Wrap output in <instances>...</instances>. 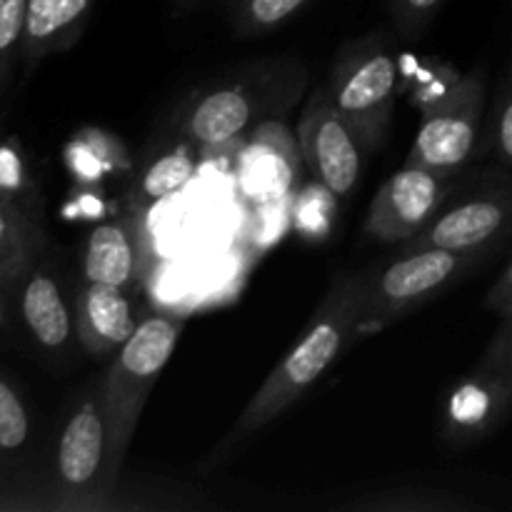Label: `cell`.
<instances>
[{
    "instance_id": "cell-1",
    "label": "cell",
    "mask_w": 512,
    "mask_h": 512,
    "mask_svg": "<svg viewBox=\"0 0 512 512\" xmlns=\"http://www.w3.org/2000/svg\"><path fill=\"white\" fill-rule=\"evenodd\" d=\"M360 313H363V270L338 273L298 343L270 370L258 393L238 415L218 453L258 435L265 425L278 420L290 405L298 403L318 383L320 375L360 338Z\"/></svg>"
},
{
    "instance_id": "cell-2",
    "label": "cell",
    "mask_w": 512,
    "mask_h": 512,
    "mask_svg": "<svg viewBox=\"0 0 512 512\" xmlns=\"http://www.w3.org/2000/svg\"><path fill=\"white\" fill-rule=\"evenodd\" d=\"M305 83L308 73L293 58L243 65L203 85L180 108V135L200 148L233 143L250 128L288 113L303 95Z\"/></svg>"
},
{
    "instance_id": "cell-3",
    "label": "cell",
    "mask_w": 512,
    "mask_h": 512,
    "mask_svg": "<svg viewBox=\"0 0 512 512\" xmlns=\"http://www.w3.org/2000/svg\"><path fill=\"white\" fill-rule=\"evenodd\" d=\"M183 328L185 320L178 315L153 313L143 318L135 333L115 350L108 373L98 383L105 420H108L110 458L118 475L150 390L173 358Z\"/></svg>"
},
{
    "instance_id": "cell-4",
    "label": "cell",
    "mask_w": 512,
    "mask_h": 512,
    "mask_svg": "<svg viewBox=\"0 0 512 512\" xmlns=\"http://www.w3.org/2000/svg\"><path fill=\"white\" fill-rule=\"evenodd\" d=\"M485 255L443 248L400 250L378 270H363V313L358 335L380 333L465 278Z\"/></svg>"
},
{
    "instance_id": "cell-5",
    "label": "cell",
    "mask_w": 512,
    "mask_h": 512,
    "mask_svg": "<svg viewBox=\"0 0 512 512\" xmlns=\"http://www.w3.org/2000/svg\"><path fill=\"white\" fill-rule=\"evenodd\" d=\"M118 473L110 458V433L100 388L75 400L55 448V508L95 512L110 508Z\"/></svg>"
},
{
    "instance_id": "cell-6",
    "label": "cell",
    "mask_w": 512,
    "mask_h": 512,
    "mask_svg": "<svg viewBox=\"0 0 512 512\" xmlns=\"http://www.w3.org/2000/svg\"><path fill=\"white\" fill-rule=\"evenodd\" d=\"M398 78V58L380 35L350 43L330 70L325 88L365 153L378 150L385 140L398 98Z\"/></svg>"
},
{
    "instance_id": "cell-7",
    "label": "cell",
    "mask_w": 512,
    "mask_h": 512,
    "mask_svg": "<svg viewBox=\"0 0 512 512\" xmlns=\"http://www.w3.org/2000/svg\"><path fill=\"white\" fill-rule=\"evenodd\" d=\"M485 95L488 88L480 70L458 75L448 90L425 108L405 163L423 165L445 175L463 170L478 148Z\"/></svg>"
},
{
    "instance_id": "cell-8",
    "label": "cell",
    "mask_w": 512,
    "mask_h": 512,
    "mask_svg": "<svg viewBox=\"0 0 512 512\" xmlns=\"http://www.w3.org/2000/svg\"><path fill=\"white\" fill-rule=\"evenodd\" d=\"M298 143L313 178L335 198H348L363 175L365 148L325 85L310 93L300 113Z\"/></svg>"
},
{
    "instance_id": "cell-9",
    "label": "cell",
    "mask_w": 512,
    "mask_h": 512,
    "mask_svg": "<svg viewBox=\"0 0 512 512\" xmlns=\"http://www.w3.org/2000/svg\"><path fill=\"white\" fill-rule=\"evenodd\" d=\"M453 175L405 163L370 203L363 233L385 245L408 243L443 210Z\"/></svg>"
},
{
    "instance_id": "cell-10",
    "label": "cell",
    "mask_w": 512,
    "mask_h": 512,
    "mask_svg": "<svg viewBox=\"0 0 512 512\" xmlns=\"http://www.w3.org/2000/svg\"><path fill=\"white\" fill-rule=\"evenodd\" d=\"M512 230V183L493 185L440 210L433 223L400 250L443 248L488 255Z\"/></svg>"
},
{
    "instance_id": "cell-11",
    "label": "cell",
    "mask_w": 512,
    "mask_h": 512,
    "mask_svg": "<svg viewBox=\"0 0 512 512\" xmlns=\"http://www.w3.org/2000/svg\"><path fill=\"white\" fill-rule=\"evenodd\" d=\"M512 413V385L475 368L448 390L440 433L450 445H475L493 435Z\"/></svg>"
},
{
    "instance_id": "cell-12",
    "label": "cell",
    "mask_w": 512,
    "mask_h": 512,
    "mask_svg": "<svg viewBox=\"0 0 512 512\" xmlns=\"http://www.w3.org/2000/svg\"><path fill=\"white\" fill-rule=\"evenodd\" d=\"M135 290L115 285L85 283L75 293V330L78 345L90 358L113 355L138 328L135 315Z\"/></svg>"
},
{
    "instance_id": "cell-13",
    "label": "cell",
    "mask_w": 512,
    "mask_h": 512,
    "mask_svg": "<svg viewBox=\"0 0 512 512\" xmlns=\"http://www.w3.org/2000/svg\"><path fill=\"white\" fill-rule=\"evenodd\" d=\"M143 263L145 245L138 215H123L90 230L80 258V280L135 290L143 278Z\"/></svg>"
},
{
    "instance_id": "cell-14",
    "label": "cell",
    "mask_w": 512,
    "mask_h": 512,
    "mask_svg": "<svg viewBox=\"0 0 512 512\" xmlns=\"http://www.w3.org/2000/svg\"><path fill=\"white\" fill-rule=\"evenodd\" d=\"M20 315L35 343L48 353H65L78 340L75 303H68L58 273L45 265H33L23 275Z\"/></svg>"
},
{
    "instance_id": "cell-15",
    "label": "cell",
    "mask_w": 512,
    "mask_h": 512,
    "mask_svg": "<svg viewBox=\"0 0 512 512\" xmlns=\"http://www.w3.org/2000/svg\"><path fill=\"white\" fill-rule=\"evenodd\" d=\"M298 170V148L288 128L278 120L258 125L253 143L245 148L243 160H240L245 193L263 203L283 198L298 183Z\"/></svg>"
},
{
    "instance_id": "cell-16",
    "label": "cell",
    "mask_w": 512,
    "mask_h": 512,
    "mask_svg": "<svg viewBox=\"0 0 512 512\" xmlns=\"http://www.w3.org/2000/svg\"><path fill=\"white\" fill-rule=\"evenodd\" d=\"M95 0H28L23 35L25 70H33L40 60L73 48L83 35Z\"/></svg>"
},
{
    "instance_id": "cell-17",
    "label": "cell",
    "mask_w": 512,
    "mask_h": 512,
    "mask_svg": "<svg viewBox=\"0 0 512 512\" xmlns=\"http://www.w3.org/2000/svg\"><path fill=\"white\" fill-rule=\"evenodd\" d=\"M195 148L198 145L183 138L180 143L170 145V148L158 150L153 158H148L143 168L135 170L133 180L128 185V203L133 213L153 208L155 203L170 198V195L178 193L190 183L195 168H198Z\"/></svg>"
},
{
    "instance_id": "cell-18",
    "label": "cell",
    "mask_w": 512,
    "mask_h": 512,
    "mask_svg": "<svg viewBox=\"0 0 512 512\" xmlns=\"http://www.w3.org/2000/svg\"><path fill=\"white\" fill-rule=\"evenodd\" d=\"M40 243L43 235L28 203L0 195V285L23 280L38 260Z\"/></svg>"
},
{
    "instance_id": "cell-19",
    "label": "cell",
    "mask_w": 512,
    "mask_h": 512,
    "mask_svg": "<svg viewBox=\"0 0 512 512\" xmlns=\"http://www.w3.org/2000/svg\"><path fill=\"white\" fill-rule=\"evenodd\" d=\"M313 0H230V20L240 38L270 35L303 13Z\"/></svg>"
},
{
    "instance_id": "cell-20",
    "label": "cell",
    "mask_w": 512,
    "mask_h": 512,
    "mask_svg": "<svg viewBox=\"0 0 512 512\" xmlns=\"http://www.w3.org/2000/svg\"><path fill=\"white\" fill-rule=\"evenodd\" d=\"M30 440V415L18 390L0 378V450L18 453Z\"/></svg>"
},
{
    "instance_id": "cell-21",
    "label": "cell",
    "mask_w": 512,
    "mask_h": 512,
    "mask_svg": "<svg viewBox=\"0 0 512 512\" xmlns=\"http://www.w3.org/2000/svg\"><path fill=\"white\" fill-rule=\"evenodd\" d=\"M28 0H0V90L10 78L15 58L23 53Z\"/></svg>"
},
{
    "instance_id": "cell-22",
    "label": "cell",
    "mask_w": 512,
    "mask_h": 512,
    "mask_svg": "<svg viewBox=\"0 0 512 512\" xmlns=\"http://www.w3.org/2000/svg\"><path fill=\"white\" fill-rule=\"evenodd\" d=\"M335 195L323 183L305 188L295 203V225L303 235H325L335 218Z\"/></svg>"
},
{
    "instance_id": "cell-23",
    "label": "cell",
    "mask_w": 512,
    "mask_h": 512,
    "mask_svg": "<svg viewBox=\"0 0 512 512\" xmlns=\"http://www.w3.org/2000/svg\"><path fill=\"white\" fill-rule=\"evenodd\" d=\"M78 135L93 148V153L98 155L108 175L130 173L133 170V155H130V150L125 148V143L115 133H108L103 128H83L78 130Z\"/></svg>"
},
{
    "instance_id": "cell-24",
    "label": "cell",
    "mask_w": 512,
    "mask_h": 512,
    "mask_svg": "<svg viewBox=\"0 0 512 512\" xmlns=\"http://www.w3.org/2000/svg\"><path fill=\"white\" fill-rule=\"evenodd\" d=\"M445 0H390V15L403 38L415 40L428 30Z\"/></svg>"
},
{
    "instance_id": "cell-25",
    "label": "cell",
    "mask_w": 512,
    "mask_h": 512,
    "mask_svg": "<svg viewBox=\"0 0 512 512\" xmlns=\"http://www.w3.org/2000/svg\"><path fill=\"white\" fill-rule=\"evenodd\" d=\"M0 195L23 200L30 195V175L23 150L15 140L0 143Z\"/></svg>"
},
{
    "instance_id": "cell-26",
    "label": "cell",
    "mask_w": 512,
    "mask_h": 512,
    "mask_svg": "<svg viewBox=\"0 0 512 512\" xmlns=\"http://www.w3.org/2000/svg\"><path fill=\"white\" fill-rule=\"evenodd\" d=\"M490 143H493V153L512 168V68L505 78L503 90H500L498 103H495Z\"/></svg>"
},
{
    "instance_id": "cell-27",
    "label": "cell",
    "mask_w": 512,
    "mask_h": 512,
    "mask_svg": "<svg viewBox=\"0 0 512 512\" xmlns=\"http://www.w3.org/2000/svg\"><path fill=\"white\" fill-rule=\"evenodd\" d=\"M478 368L490 375H498V378L512 385V318L500 320L498 333L493 335L490 345L485 348V355L478 363Z\"/></svg>"
},
{
    "instance_id": "cell-28",
    "label": "cell",
    "mask_w": 512,
    "mask_h": 512,
    "mask_svg": "<svg viewBox=\"0 0 512 512\" xmlns=\"http://www.w3.org/2000/svg\"><path fill=\"white\" fill-rule=\"evenodd\" d=\"M65 165H68L70 175H73L80 185H95L108 175L103 163L98 160V155L93 153V148H90L78 133H75L73 140L65 145Z\"/></svg>"
},
{
    "instance_id": "cell-29",
    "label": "cell",
    "mask_w": 512,
    "mask_h": 512,
    "mask_svg": "<svg viewBox=\"0 0 512 512\" xmlns=\"http://www.w3.org/2000/svg\"><path fill=\"white\" fill-rule=\"evenodd\" d=\"M423 495V493H420ZM418 493H413V500H373V503H365L360 508L368 510H455V508H470V503H463V500L455 498H435V495L425 493V498H420Z\"/></svg>"
},
{
    "instance_id": "cell-30",
    "label": "cell",
    "mask_w": 512,
    "mask_h": 512,
    "mask_svg": "<svg viewBox=\"0 0 512 512\" xmlns=\"http://www.w3.org/2000/svg\"><path fill=\"white\" fill-rule=\"evenodd\" d=\"M485 308L493 310L500 320L512 318V260L485 295Z\"/></svg>"
},
{
    "instance_id": "cell-31",
    "label": "cell",
    "mask_w": 512,
    "mask_h": 512,
    "mask_svg": "<svg viewBox=\"0 0 512 512\" xmlns=\"http://www.w3.org/2000/svg\"><path fill=\"white\" fill-rule=\"evenodd\" d=\"M170 3H173L175 13L185 15V13H190V10H193V8H198V5L203 3V0H170Z\"/></svg>"
},
{
    "instance_id": "cell-32",
    "label": "cell",
    "mask_w": 512,
    "mask_h": 512,
    "mask_svg": "<svg viewBox=\"0 0 512 512\" xmlns=\"http://www.w3.org/2000/svg\"><path fill=\"white\" fill-rule=\"evenodd\" d=\"M3 323H5V308H3V298H0V330H3Z\"/></svg>"
}]
</instances>
